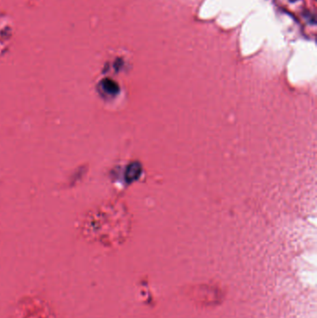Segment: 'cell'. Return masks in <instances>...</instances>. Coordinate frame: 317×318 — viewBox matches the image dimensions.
<instances>
[{
    "label": "cell",
    "mask_w": 317,
    "mask_h": 318,
    "mask_svg": "<svg viewBox=\"0 0 317 318\" xmlns=\"http://www.w3.org/2000/svg\"><path fill=\"white\" fill-rule=\"evenodd\" d=\"M291 1H298V0H291Z\"/></svg>",
    "instance_id": "obj_1"
}]
</instances>
